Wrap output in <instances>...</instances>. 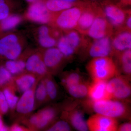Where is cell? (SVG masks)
Returning <instances> with one entry per match:
<instances>
[{"label":"cell","instance_id":"1","mask_svg":"<svg viewBox=\"0 0 131 131\" xmlns=\"http://www.w3.org/2000/svg\"><path fill=\"white\" fill-rule=\"evenodd\" d=\"M26 37L19 32L11 31L0 37V63L16 59L27 47Z\"/></svg>","mask_w":131,"mask_h":131},{"label":"cell","instance_id":"2","mask_svg":"<svg viewBox=\"0 0 131 131\" xmlns=\"http://www.w3.org/2000/svg\"><path fill=\"white\" fill-rule=\"evenodd\" d=\"M86 68L94 81H106L116 76L118 72L117 65L110 57L93 58Z\"/></svg>","mask_w":131,"mask_h":131},{"label":"cell","instance_id":"3","mask_svg":"<svg viewBox=\"0 0 131 131\" xmlns=\"http://www.w3.org/2000/svg\"><path fill=\"white\" fill-rule=\"evenodd\" d=\"M31 30L32 37L39 50L56 47L63 34L61 30L47 25H41Z\"/></svg>","mask_w":131,"mask_h":131},{"label":"cell","instance_id":"4","mask_svg":"<svg viewBox=\"0 0 131 131\" xmlns=\"http://www.w3.org/2000/svg\"><path fill=\"white\" fill-rule=\"evenodd\" d=\"M93 110L96 113L114 118H124L129 114L125 104L119 101L110 100L91 101Z\"/></svg>","mask_w":131,"mask_h":131},{"label":"cell","instance_id":"5","mask_svg":"<svg viewBox=\"0 0 131 131\" xmlns=\"http://www.w3.org/2000/svg\"><path fill=\"white\" fill-rule=\"evenodd\" d=\"M83 10L73 7L54 14L50 25L66 32L75 29Z\"/></svg>","mask_w":131,"mask_h":131},{"label":"cell","instance_id":"6","mask_svg":"<svg viewBox=\"0 0 131 131\" xmlns=\"http://www.w3.org/2000/svg\"><path fill=\"white\" fill-rule=\"evenodd\" d=\"M54 15L47 9L43 1L39 0L30 4L23 17L24 19L31 22L50 25Z\"/></svg>","mask_w":131,"mask_h":131},{"label":"cell","instance_id":"7","mask_svg":"<svg viewBox=\"0 0 131 131\" xmlns=\"http://www.w3.org/2000/svg\"><path fill=\"white\" fill-rule=\"evenodd\" d=\"M38 83L24 92L19 98L13 118L15 122L21 123L35 111V92Z\"/></svg>","mask_w":131,"mask_h":131},{"label":"cell","instance_id":"8","mask_svg":"<svg viewBox=\"0 0 131 131\" xmlns=\"http://www.w3.org/2000/svg\"><path fill=\"white\" fill-rule=\"evenodd\" d=\"M59 39L56 47L66 59L73 56L80 47L82 43L80 32L72 30L64 32Z\"/></svg>","mask_w":131,"mask_h":131},{"label":"cell","instance_id":"9","mask_svg":"<svg viewBox=\"0 0 131 131\" xmlns=\"http://www.w3.org/2000/svg\"><path fill=\"white\" fill-rule=\"evenodd\" d=\"M58 109L55 106H47L31 115L34 131L45 130L55 122L58 115Z\"/></svg>","mask_w":131,"mask_h":131},{"label":"cell","instance_id":"10","mask_svg":"<svg viewBox=\"0 0 131 131\" xmlns=\"http://www.w3.org/2000/svg\"><path fill=\"white\" fill-rule=\"evenodd\" d=\"M25 71L35 75L40 80L50 74L44 62L41 51L37 48L33 49L28 56L26 61Z\"/></svg>","mask_w":131,"mask_h":131},{"label":"cell","instance_id":"11","mask_svg":"<svg viewBox=\"0 0 131 131\" xmlns=\"http://www.w3.org/2000/svg\"><path fill=\"white\" fill-rule=\"evenodd\" d=\"M40 50L49 74L53 75L58 73L66 59L62 52L56 46Z\"/></svg>","mask_w":131,"mask_h":131},{"label":"cell","instance_id":"12","mask_svg":"<svg viewBox=\"0 0 131 131\" xmlns=\"http://www.w3.org/2000/svg\"><path fill=\"white\" fill-rule=\"evenodd\" d=\"M113 27L106 18L103 12H99L86 34L94 40L111 37Z\"/></svg>","mask_w":131,"mask_h":131},{"label":"cell","instance_id":"13","mask_svg":"<svg viewBox=\"0 0 131 131\" xmlns=\"http://www.w3.org/2000/svg\"><path fill=\"white\" fill-rule=\"evenodd\" d=\"M107 88L112 99L124 100L128 98L131 95V86L129 81L123 77H115L111 78L107 82Z\"/></svg>","mask_w":131,"mask_h":131},{"label":"cell","instance_id":"14","mask_svg":"<svg viewBox=\"0 0 131 131\" xmlns=\"http://www.w3.org/2000/svg\"><path fill=\"white\" fill-rule=\"evenodd\" d=\"M89 130L91 131H115L118 125L116 119L96 113L86 121Z\"/></svg>","mask_w":131,"mask_h":131},{"label":"cell","instance_id":"15","mask_svg":"<svg viewBox=\"0 0 131 131\" xmlns=\"http://www.w3.org/2000/svg\"><path fill=\"white\" fill-rule=\"evenodd\" d=\"M114 52L111 37L94 40L89 49V55L93 58L110 57Z\"/></svg>","mask_w":131,"mask_h":131},{"label":"cell","instance_id":"16","mask_svg":"<svg viewBox=\"0 0 131 131\" xmlns=\"http://www.w3.org/2000/svg\"><path fill=\"white\" fill-rule=\"evenodd\" d=\"M106 80H95L88 86V95L91 101L112 99Z\"/></svg>","mask_w":131,"mask_h":131},{"label":"cell","instance_id":"17","mask_svg":"<svg viewBox=\"0 0 131 131\" xmlns=\"http://www.w3.org/2000/svg\"><path fill=\"white\" fill-rule=\"evenodd\" d=\"M33 49L27 48L18 58L0 63L4 66L13 76L25 71L26 63L27 58Z\"/></svg>","mask_w":131,"mask_h":131},{"label":"cell","instance_id":"18","mask_svg":"<svg viewBox=\"0 0 131 131\" xmlns=\"http://www.w3.org/2000/svg\"><path fill=\"white\" fill-rule=\"evenodd\" d=\"M103 12L113 27L121 28L124 25L127 14L121 8L114 5H108L105 8Z\"/></svg>","mask_w":131,"mask_h":131},{"label":"cell","instance_id":"19","mask_svg":"<svg viewBox=\"0 0 131 131\" xmlns=\"http://www.w3.org/2000/svg\"><path fill=\"white\" fill-rule=\"evenodd\" d=\"M40 80L35 75L26 71L13 76L15 87L20 94L32 88Z\"/></svg>","mask_w":131,"mask_h":131},{"label":"cell","instance_id":"20","mask_svg":"<svg viewBox=\"0 0 131 131\" xmlns=\"http://www.w3.org/2000/svg\"><path fill=\"white\" fill-rule=\"evenodd\" d=\"M62 118L69 122L78 130H88L86 121L84 119L83 114L80 110H64L63 112Z\"/></svg>","mask_w":131,"mask_h":131},{"label":"cell","instance_id":"21","mask_svg":"<svg viewBox=\"0 0 131 131\" xmlns=\"http://www.w3.org/2000/svg\"><path fill=\"white\" fill-rule=\"evenodd\" d=\"M112 44L114 51L117 53L131 49V31H119L112 39Z\"/></svg>","mask_w":131,"mask_h":131},{"label":"cell","instance_id":"22","mask_svg":"<svg viewBox=\"0 0 131 131\" xmlns=\"http://www.w3.org/2000/svg\"><path fill=\"white\" fill-rule=\"evenodd\" d=\"M100 12L91 9L83 10L75 29L80 33L86 34Z\"/></svg>","mask_w":131,"mask_h":131},{"label":"cell","instance_id":"23","mask_svg":"<svg viewBox=\"0 0 131 131\" xmlns=\"http://www.w3.org/2000/svg\"><path fill=\"white\" fill-rule=\"evenodd\" d=\"M23 19V16L14 13L0 20V35L12 31L21 23Z\"/></svg>","mask_w":131,"mask_h":131},{"label":"cell","instance_id":"24","mask_svg":"<svg viewBox=\"0 0 131 131\" xmlns=\"http://www.w3.org/2000/svg\"><path fill=\"white\" fill-rule=\"evenodd\" d=\"M5 95L9 107V111L13 118L14 116L16 104L19 97L17 96L16 91L13 82L1 90Z\"/></svg>","mask_w":131,"mask_h":131},{"label":"cell","instance_id":"25","mask_svg":"<svg viewBox=\"0 0 131 131\" xmlns=\"http://www.w3.org/2000/svg\"><path fill=\"white\" fill-rule=\"evenodd\" d=\"M49 102L45 81L43 78L38 83L35 89L34 110H37Z\"/></svg>","mask_w":131,"mask_h":131},{"label":"cell","instance_id":"26","mask_svg":"<svg viewBox=\"0 0 131 131\" xmlns=\"http://www.w3.org/2000/svg\"><path fill=\"white\" fill-rule=\"evenodd\" d=\"M43 1L47 9L54 14L73 7V3L68 2L63 0H46Z\"/></svg>","mask_w":131,"mask_h":131},{"label":"cell","instance_id":"27","mask_svg":"<svg viewBox=\"0 0 131 131\" xmlns=\"http://www.w3.org/2000/svg\"><path fill=\"white\" fill-rule=\"evenodd\" d=\"M44 78L47 95L49 98V102L52 101L56 100L58 94V87L53 75L50 74L47 75Z\"/></svg>","mask_w":131,"mask_h":131},{"label":"cell","instance_id":"28","mask_svg":"<svg viewBox=\"0 0 131 131\" xmlns=\"http://www.w3.org/2000/svg\"><path fill=\"white\" fill-rule=\"evenodd\" d=\"M118 53V58L123 72L126 74L130 76L131 73V49Z\"/></svg>","mask_w":131,"mask_h":131},{"label":"cell","instance_id":"29","mask_svg":"<svg viewBox=\"0 0 131 131\" xmlns=\"http://www.w3.org/2000/svg\"><path fill=\"white\" fill-rule=\"evenodd\" d=\"M71 96L76 98H82L88 95V86L83 82L66 89Z\"/></svg>","mask_w":131,"mask_h":131},{"label":"cell","instance_id":"30","mask_svg":"<svg viewBox=\"0 0 131 131\" xmlns=\"http://www.w3.org/2000/svg\"><path fill=\"white\" fill-rule=\"evenodd\" d=\"M15 7L12 0H0V20L14 13Z\"/></svg>","mask_w":131,"mask_h":131},{"label":"cell","instance_id":"31","mask_svg":"<svg viewBox=\"0 0 131 131\" xmlns=\"http://www.w3.org/2000/svg\"><path fill=\"white\" fill-rule=\"evenodd\" d=\"M61 82L66 89L82 82L80 75L76 73H71L66 75L62 78Z\"/></svg>","mask_w":131,"mask_h":131},{"label":"cell","instance_id":"32","mask_svg":"<svg viewBox=\"0 0 131 131\" xmlns=\"http://www.w3.org/2000/svg\"><path fill=\"white\" fill-rule=\"evenodd\" d=\"M13 82V76L2 64H0V90Z\"/></svg>","mask_w":131,"mask_h":131},{"label":"cell","instance_id":"33","mask_svg":"<svg viewBox=\"0 0 131 131\" xmlns=\"http://www.w3.org/2000/svg\"><path fill=\"white\" fill-rule=\"evenodd\" d=\"M71 130L69 122L62 119L58 121H55L47 128L45 131H69Z\"/></svg>","mask_w":131,"mask_h":131},{"label":"cell","instance_id":"34","mask_svg":"<svg viewBox=\"0 0 131 131\" xmlns=\"http://www.w3.org/2000/svg\"><path fill=\"white\" fill-rule=\"evenodd\" d=\"M8 105L2 90H0V115H5L9 112Z\"/></svg>","mask_w":131,"mask_h":131},{"label":"cell","instance_id":"35","mask_svg":"<svg viewBox=\"0 0 131 131\" xmlns=\"http://www.w3.org/2000/svg\"><path fill=\"white\" fill-rule=\"evenodd\" d=\"M9 131H30L28 128L18 122H15L9 127Z\"/></svg>","mask_w":131,"mask_h":131},{"label":"cell","instance_id":"36","mask_svg":"<svg viewBox=\"0 0 131 131\" xmlns=\"http://www.w3.org/2000/svg\"><path fill=\"white\" fill-rule=\"evenodd\" d=\"M117 130L119 131H131V124L130 122L125 123L118 127Z\"/></svg>","mask_w":131,"mask_h":131},{"label":"cell","instance_id":"37","mask_svg":"<svg viewBox=\"0 0 131 131\" xmlns=\"http://www.w3.org/2000/svg\"><path fill=\"white\" fill-rule=\"evenodd\" d=\"M124 25H125L126 30L128 31H131V16L130 14L129 13V14H128V16H127Z\"/></svg>","mask_w":131,"mask_h":131},{"label":"cell","instance_id":"38","mask_svg":"<svg viewBox=\"0 0 131 131\" xmlns=\"http://www.w3.org/2000/svg\"><path fill=\"white\" fill-rule=\"evenodd\" d=\"M9 131V127L6 125L2 118V116L0 115V131Z\"/></svg>","mask_w":131,"mask_h":131},{"label":"cell","instance_id":"39","mask_svg":"<svg viewBox=\"0 0 131 131\" xmlns=\"http://www.w3.org/2000/svg\"><path fill=\"white\" fill-rule=\"evenodd\" d=\"M25 1H26L27 2L29 3H30V4H31V3H32L37 1L39 0H25Z\"/></svg>","mask_w":131,"mask_h":131},{"label":"cell","instance_id":"40","mask_svg":"<svg viewBox=\"0 0 131 131\" xmlns=\"http://www.w3.org/2000/svg\"><path fill=\"white\" fill-rule=\"evenodd\" d=\"M63 1L73 3L74 2H75V1H76V0H63Z\"/></svg>","mask_w":131,"mask_h":131},{"label":"cell","instance_id":"41","mask_svg":"<svg viewBox=\"0 0 131 131\" xmlns=\"http://www.w3.org/2000/svg\"><path fill=\"white\" fill-rule=\"evenodd\" d=\"M1 36H2V35H0V37H1Z\"/></svg>","mask_w":131,"mask_h":131}]
</instances>
